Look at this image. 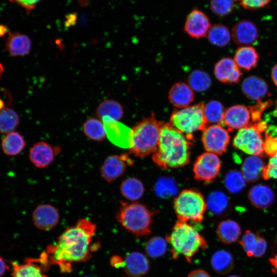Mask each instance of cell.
<instances>
[{
	"instance_id": "25",
	"label": "cell",
	"mask_w": 277,
	"mask_h": 277,
	"mask_svg": "<svg viewBox=\"0 0 277 277\" xmlns=\"http://www.w3.org/2000/svg\"><path fill=\"white\" fill-rule=\"evenodd\" d=\"M12 277H47L43 273L45 270L37 259L28 258L25 263L18 264L12 262Z\"/></svg>"
},
{
	"instance_id": "14",
	"label": "cell",
	"mask_w": 277,
	"mask_h": 277,
	"mask_svg": "<svg viewBox=\"0 0 277 277\" xmlns=\"http://www.w3.org/2000/svg\"><path fill=\"white\" fill-rule=\"evenodd\" d=\"M60 217L57 208L49 204L38 205L32 214V221L35 226L45 231L54 228L60 221Z\"/></svg>"
},
{
	"instance_id": "18",
	"label": "cell",
	"mask_w": 277,
	"mask_h": 277,
	"mask_svg": "<svg viewBox=\"0 0 277 277\" xmlns=\"http://www.w3.org/2000/svg\"><path fill=\"white\" fill-rule=\"evenodd\" d=\"M239 243L248 257H262L267 248L266 240L258 232L250 230L245 231Z\"/></svg>"
},
{
	"instance_id": "52",
	"label": "cell",
	"mask_w": 277,
	"mask_h": 277,
	"mask_svg": "<svg viewBox=\"0 0 277 277\" xmlns=\"http://www.w3.org/2000/svg\"><path fill=\"white\" fill-rule=\"evenodd\" d=\"M266 132L273 136L277 137V126H271L268 127Z\"/></svg>"
},
{
	"instance_id": "56",
	"label": "cell",
	"mask_w": 277,
	"mask_h": 277,
	"mask_svg": "<svg viewBox=\"0 0 277 277\" xmlns=\"http://www.w3.org/2000/svg\"><path fill=\"white\" fill-rule=\"evenodd\" d=\"M228 277H241V276L236 275H231L228 276Z\"/></svg>"
},
{
	"instance_id": "15",
	"label": "cell",
	"mask_w": 277,
	"mask_h": 277,
	"mask_svg": "<svg viewBox=\"0 0 277 277\" xmlns=\"http://www.w3.org/2000/svg\"><path fill=\"white\" fill-rule=\"evenodd\" d=\"M210 27L209 19L206 14L194 9L186 17L184 31L190 37L199 39L207 36Z\"/></svg>"
},
{
	"instance_id": "21",
	"label": "cell",
	"mask_w": 277,
	"mask_h": 277,
	"mask_svg": "<svg viewBox=\"0 0 277 277\" xmlns=\"http://www.w3.org/2000/svg\"><path fill=\"white\" fill-rule=\"evenodd\" d=\"M168 99L171 104L180 109L190 106L194 98V91L184 82L174 84L169 89Z\"/></svg>"
},
{
	"instance_id": "34",
	"label": "cell",
	"mask_w": 277,
	"mask_h": 277,
	"mask_svg": "<svg viewBox=\"0 0 277 277\" xmlns=\"http://www.w3.org/2000/svg\"><path fill=\"white\" fill-rule=\"evenodd\" d=\"M83 130L87 137L94 141H102L107 136L104 125L98 118L86 120L83 125Z\"/></svg>"
},
{
	"instance_id": "50",
	"label": "cell",
	"mask_w": 277,
	"mask_h": 277,
	"mask_svg": "<svg viewBox=\"0 0 277 277\" xmlns=\"http://www.w3.org/2000/svg\"><path fill=\"white\" fill-rule=\"evenodd\" d=\"M269 262L272 272L277 274V253L273 257L269 258Z\"/></svg>"
},
{
	"instance_id": "23",
	"label": "cell",
	"mask_w": 277,
	"mask_h": 277,
	"mask_svg": "<svg viewBox=\"0 0 277 277\" xmlns=\"http://www.w3.org/2000/svg\"><path fill=\"white\" fill-rule=\"evenodd\" d=\"M8 34L5 47L11 56H25L29 54L31 42L27 35L18 32H9Z\"/></svg>"
},
{
	"instance_id": "29",
	"label": "cell",
	"mask_w": 277,
	"mask_h": 277,
	"mask_svg": "<svg viewBox=\"0 0 277 277\" xmlns=\"http://www.w3.org/2000/svg\"><path fill=\"white\" fill-rule=\"evenodd\" d=\"M210 262L211 267L215 273L224 275L233 269L234 260L231 252L222 249L215 251L212 254Z\"/></svg>"
},
{
	"instance_id": "20",
	"label": "cell",
	"mask_w": 277,
	"mask_h": 277,
	"mask_svg": "<svg viewBox=\"0 0 277 277\" xmlns=\"http://www.w3.org/2000/svg\"><path fill=\"white\" fill-rule=\"evenodd\" d=\"M241 89L248 98L257 102L261 101L269 94V87L266 81L255 75L246 77L242 83Z\"/></svg>"
},
{
	"instance_id": "26",
	"label": "cell",
	"mask_w": 277,
	"mask_h": 277,
	"mask_svg": "<svg viewBox=\"0 0 277 277\" xmlns=\"http://www.w3.org/2000/svg\"><path fill=\"white\" fill-rule=\"evenodd\" d=\"M233 60L240 69L248 71L256 66L259 55L251 46H241L235 51Z\"/></svg>"
},
{
	"instance_id": "55",
	"label": "cell",
	"mask_w": 277,
	"mask_h": 277,
	"mask_svg": "<svg viewBox=\"0 0 277 277\" xmlns=\"http://www.w3.org/2000/svg\"><path fill=\"white\" fill-rule=\"evenodd\" d=\"M4 108V103L3 101L0 99V110Z\"/></svg>"
},
{
	"instance_id": "11",
	"label": "cell",
	"mask_w": 277,
	"mask_h": 277,
	"mask_svg": "<svg viewBox=\"0 0 277 277\" xmlns=\"http://www.w3.org/2000/svg\"><path fill=\"white\" fill-rule=\"evenodd\" d=\"M221 124L228 131L241 129L253 124L251 106L236 105L229 107L225 110Z\"/></svg>"
},
{
	"instance_id": "48",
	"label": "cell",
	"mask_w": 277,
	"mask_h": 277,
	"mask_svg": "<svg viewBox=\"0 0 277 277\" xmlns=\"http://www.w3.org/2000/svg\"><path fill=\"white\" fill-rule=\"evenodd\" d=\"M187 277H211L209 274L203 269H195L192 271Z\"/></svg>"
},
{
	"instance_id": "19",
	"label": "cell",
	"mask_w": 277,
	"mask_h": 277,
	"mask_svg": "<svg viewBox=\"0 0 277 277\" xmlns=\"http://www.w3.org/2000/svg\"><path fill=\"white\" fill-rule=\"evenodd\" d=\"M56 149L49 143L41 141L35 143L30 149L29 158L35 167L44 168L53 161Z\"/></svg>"
},
{
	"instance_id": "44",
	"label": "cell",
	"mask_w": 277,
	"mask_h": 277,
	"mask_svg": "<svg viewBox=\"0 0 277 277\" xmlns=\"http://www.w3.org/2000/svg\"><path fill=\"white\" fill-rule=\"evenodd\" d=\"M265 133L264 152L265 155L271 157L277 153V137L273 136L266 132Z\"/></svg>"
},
{
	"instance_id": "3",
	"label": "cell",
	"mask_w": 277,
	"mask_h": 277,
	"mask_svg": "<svg viewBox=\"0 0 277 277\" xmlns=\"http://www.w3.org/2000/svg\"><path fill=\"white\" fill-rule=\"evenodd\" d=\"M166 240L171 245V252L174 259L183 255L189 263H191L197 252L201 249H205L208 245L195 226L179 220Z\"/></svg>"
},
{
	"instance_id": "46",
	"label": "cell",
	"mask_w": 277,
	"mask_h": 277,
	"mask_svg": "<svg viewBox=\"0 0 277 277\" xmlns=\"http://www.w3.org/2000/svg\"><path fill=\"white\" fill-rule=\"evenodd\" d=\"M10 2L16 3L26 10L27 14H29L36 7L41 0H9Z\"/></svg>"
},
{
	"instance_id": "43",
	"label": "cell",
	"mask_w": 277,
	"mask_h": 277,
	"mask_svg": "<svg viewBox=\"0 0 277 277\" xmlns=\"http://www.w3.org/2000/svg\"><path fill=\"white\" fill-rule=\"evenodd\" d=\"M262 177L266 180L277 179V153L270 157L267 165L264 167Z\"/></svg>"
},
{
	"instance_id": "33",
	"label": "cell",
	"mask_w": 277,
	"mask_h": 277,
	"mask_svg": "<svg viewBox=\"0 0 277 277\" xmlns=\"http://www.w3.org/2000/svg\"><path fill=\"white\" fill-rule=\"evenodd\" d=\"M124 109L122 105L113 100H105L102 102L96 110L98 118L107 116L115 121L120 120L124 116Z\"/></svg>"
},
{
	"instance_id": "37",
	"label": "cell",
	"mask_w": 277,
	"mask_h": 277,
	"mask_svg": "<svg viewBox=\"0 0 277 277\" xmlns=\"http://www.w3.org/2000/svg\"><path fill=\"white\" fill-rule=\"evenodd\" d=\"M20 120L17 112L10 108L0 110V133L12 132L18 126Z\"/></svg>"
},
{
	"instance_id": "36",
	"label": "cell",
	"mask_w": 277,
	"mask_h": 277,
	"mask_svg": "<svg viewBox=\"0 0 277 277\" xmlns=\"http://www.w3.org/2000/svg\"><path fill=\"white\" fill-rule=\"evenodd\" d=\"M188 84L193 91L203 92L210 87L211 79L207 72L196 70L191 72L188 75Z\"/></svg>"
},
{
	"instance_id": "24",
	"label": "cell",
	"mask_w": 277,
	"mask_h": 277,
	"mask_svg": "<svg viewBox=\"0 0 277 277\" xmlns=\"http://www.w3.org/2000/svg\"><path fill=\"white\" fill-rule=\"evenodd\" d=\"M248 199L255 207L265 209L272 204L274 195L273 190L269 186L258 184L250 188L248 192Z\"/></svg>"
},
{
	"instance_id": "40",
	"label": "cell",
	"mask_w": 277,
	"mask_h": 277,
	"mask_svg": "<svg viewBox=\"0 0 277 277\" xmlns=\"http://www.w3.org/2000/svg\"><path fill=\"white\" fill-rule=\"evenodd\" d=\"M246 182L242 172L235 170L229 171L224 180L225 188L231 193L241 191L245 187Z\"/></svg>"
},
{
	"instance_id": "4",
	"label": "cell",
	"mask_w": 277,
	"mask_h": 277,
	"mask_svg": "<svg viewBox=\"0 0 277 277\" xmlns=\"http://www.w3.org/2000/svg\"><path fill=\"white\" fill-rule=\"evenodd\" d=\"M162 123L152 114L135 125L131 128L130 153L140 157L154 153L158 147Z\"/></svg>"
},
{
	"instance_id": "35",
	"label": "cell",
	"mask_w": 277,
	"mask_h": 277,
	"mask_svg": "<svg viewBox=\"0 0 277 277\" xmlns=\"http://www.w3.org/2000/svg\"><path fill=\"white\" fill-rule=\"evenodd\" d=\"M207 36L211 44L220 47L226 46L231 39V33L229 29L222 24L211 26Z\"/></svg>"
},
{
	"instance_id": "31",
	"label": "cell",
	"mask_w": 277,
	"mask_h": 277,
	"mask_svg": "<svg viewBox=\"0 0 277 277\" xmlns=\"http://www.w3.org/2000/svg\"><path fill=\"white\" fill-rule=\"evenodd\" d=\"M121 194L125 199L136 201L140 200L145 192L143 183L138 179L131 177L123 180L120 185Z\"/></svg>"
},
{
	"instance_id": "16",
	"label": "cell",
	"mask_w": 277,
	"mask_h": 277,
	"mask_svg": "<svg viewBox=\"0 0 277 277\" xmlns=\"http://www.w3.org/2000/svg\"><path fill=\"white\" fill-rule=\"evenodd\" d=\"M231 37L235 44L245 46L255 43L258 39L259 31L256 25L248 19H242L233 27Z\"/></svg>"
},
{
	"instance_id": "22",
	"label": "cell",
	"mask_w": 277,
	"mask_h": 277,
	"mask_svg": "<svg viewBox=\"0 0 277 277\" xmlns=\"http://www.w3.org/2000/svg\"><path fill=\"white\" fill-rule=\"evenodd\" d=\"M124 269L125 272L132 277H141L150 269L148 258L139 252H131L126 255Z\"/></svg>"
},
{
	"instance_id": "42",
	"label": "cell",
	"mask_w": 277,
	"mask_h": 277,
	"mask_svg": "<svg viewBox=\"0 0 277 277\" xmlns=\"http://www.w3.org/2000/svg\"><path fill=\"white\" fill-rule=\"evenodd\" d=\"M234 0H211L210 7L216 15L224 16L231 13L234 6Z\"/></svg>"
},
{
	"instance_id": "38",
	"label": "cell",
	"mask_w": 277,
	"mask_h": 277,
	"mask_svg": "<svg viewBox=\"0 0 277 277\" xmlns=\"http://www.w3.org/2000/svg\"><path fill=\"white\" fill-rule=\"evenodd\" d=\"M204 114L208 123H221L225 113V108L219 101L212 100L204 104Z\"/></svg>"
},
{
	"instance_id": "39",
	"label": "cell",
	"mask_w": 277,
	"mask_h": 277,
	"mask_svg": "<svg viewBox=\"0 0 277 277\" xmlns=\"http://www.w3.org/2000/svg\"><path fill=\"white\" fill-rule=\"evenodd\" d=\"M154 192L159 197L167 199L176 195L178 188L174 180L170 177L160 178L154 186Z\"/></svg>"
},
{
	"instance_id": "12",
	"label": "cell",
	"mask_w": 277,
	"mask_h": 277,
	"mask_svg": "<svg viewBox=\"0 0 277 277\" xmlns=\"http://www.w3.org/2000/svg\"><path fill=\"white\" fill-rule=\"evenodd\" d=\"M132 163L127 154L110 155L105 159L101 167V176L106 182H112L122 176L127 166Z\"/></svg>"
},
{
	"instance_id": "13",
	"label": "cell",
	"mask_w": 277,
	"mask_h": 277,
	"mask_svg": "<svg viewBox=\"0 0 277 277\" xmlns=\"http://www.w3.org/2000/svg\"><path fill=\"white\" fill-rule=\"evenodd\" d=\"M102 120L108 139L116 146L129 149L131 140V129L109 117H104Z\"/></svg>"
},
{
	"instance_id": "32",
	"label": "cell",
	"mask_w": 277,
	"mask_h": 277,
	"mask_svg": "<svg viewBox=\"0 0 277 277\" xmlns=\"http://www.w3.org/2000/svg\"><path fill=\"white\" fill-rule=\"evenodd\" d=\"M206 202L207 208L215 215H223L229 210V199L227 195L221 191L211 192Z\"/></svg>"
},
{
	"instance_id": "8",
	"label": "cell",
	"mask_w": 277,
	"mask_h": 277,
	"mask_svg": "<svg viewBox=\"0 0 277 277\" xmlns=\"http://www.w3.org/2000/svg\"><path fill=\"white\" fill-rule=\"evenodd\" d=\"M262 132L258 122L243 128L235 135L232 145L245 153L264 157Z\"/></svg>"
},
{
	"instance_id": "53",
	"label": "cell",
	"mask_w": 277,
	"mask_h": 277,
	"mask_svg": "<svg viewBox=\"0 0 277 277\" xmlns=\"http://www.w3.org/2000/svg\"><path fill=\"white\" fill-rule=\"evenodd\" d=\"M8 32V28L4 25H0V37L5 36Z\"/></svg>"
},
{
	"instance_id": "1",
	"label": "cell",
	"mask_w": 277,
	"mask_h": 277,
	"mask_svg": "<svg viewBox=\"0 0 277 277\" xmlns=\"http://www.w3.org/2000/svg\"><path fill=\"white\" fill-rule=\"evenodd\" d=\"M96 228V225L86 219H80L75 225L67 227L56 244L48 247L49 263L57 265L62 272H67L72 269L71 263L88 260Z\"/></svg>"
},
{
	"instance_id": "27",
	"label": "cell",
	"mask_w": 277,
	"mask_h": 277,
	"mask_svg": "<svg viewBox=\"0 0 277 277\" xmlns=\"http://www.w3.org/2000/svg\"><path fill=\"white\" fill-rule=\"evenodd\" d=\"M241 228L239 224L232 220H226L221 222L216 229V234L220 240L225 244L236 242L241 234Z\"/></svg>"
},
{
	"instance_id": "17",
	"label": "cell",
	"mask_w": 277,
	"mask_h": 277,
	"mask_svg": "<svg viewBox=\"0 0 277 277\" xmlns=\"http://www.w3.org/2000/svg\"><path fill=\"white\" fill-rule=\"evenodd\" d=\"M214 74L217 80L225 84H236L241 79L242 73L234 60L224 57L215 65Z\"/></svg>"
},
{
	"instance_id": "57",
	"label": "cell",
	"mask_w": 277,
	"mask_h": 277,
	"mask_svg": "<svg viewBox=\"0 0 277 277\" xmlns=\"http://www.w3.org/2000/svg\"><path fill=\"white\" fill-rule=\"evenodd\" d=\"M275 112H276V114L277 115V103H276V108H275Z\"/></svg>"
},
{
	"instance_id": "54",
	"label": "cell",
	"mask_w": 277,
	"mask_h": 277,
	"mask_svg": "<svg viewBox=\"0 0 277 277\" xmlns=\"http://www.w3.org/2000/svg\"><path fill=\"white\" fill-rule=\"evenodd\" d=\"M4 72V67L3 65L0 63V78Z\"/></svg>"
},
{
	"instance_id": "6",
	"label": "cell",
	"mask_w": 277,
	"mask_h": 277,
	"mask_svg": "<svg viewBox=\"0 0 277 277\" xmlns=\"http://www.w3.org/2000/svg\"><path fill=\"white\" fill-rule=\"evenodd\" d=\"M173 207L178 220L200 223L203 220L207 205L201 192L187 189L182 191L175 198Z\"/></svg>"
},
{
	"instance_id": "10",
	"label": "cell",
	"mask_w": 277,
	"mask_h": 277,
	"mask_svg": "<svg viewBox=\"0 0 277 277\" xmlns=\"http://www.w3.org/2000/svg\"><path fill=\"white\" fill-rule=\"evenodd\" d=\"M221 168V162L218 155L206 151L200 155L194 163V179L206 184L211 183L217 177Z\"/></svg>"
},
{
	"instance_id": "2",
	"label": "cell",
	"mask_w": 277,
	"mask_h": 277,
	"mask_svg": "<svg viewBox=\"0 0 277 277\" xmlns=\"http://www.w3.org/2000/svg\"><path fill=\"white\" fill-rule=\"evenodd\" d=\"M191 146L186 135L170 123H162L158 147L152 159L163 169L182 167L189 162Z\"/></svg>"
},
{
	"instance_id": "30",
	"label": "cell",
	"mask_w": 277,
	"mask_h": 277,
	"mask_svg": "<svg viewBox=\"0 0 277 277\" xmlns=\"http://www.w3.org/2000/svg\"><path fill=\"white\" fill-rule=\"evenodd\" d=\"M26 145L24 136L14 131L7 133L1 142L3 151L9 156L18 155L24 149Z\"/></svg>"
},
{
	"instance_id": "41",
	"label": "cell",
	"mask_w": 277,
	"mask_h": 277,
	"mask_svg": "<svg viewBox=\"0 0 277 277\" xmlns=\"http://www.w3.org/2000/svg\"><path fill=\"white\" fill-rule=\"evenodd\" d=\"M167 249V241L161 236L150 239L145 245L147 254L152 258H158L164 255Z\"/></svg>"
},
{
	"instance_id": "45",
	"label": "cell",
	"mask_w": 277,
	"mask_h": 277,
	"mask_svg": "<svg viewBox=\"0 0 277 277\" xmlns=\"http://www.w3.org/2000/svg\"><path fill=\"white\" fill-rule=\"evenodd\" d=\"M239 2V5L247 10H256L268 5L270 0H234Z\"/></svg>"
},
{
	"instance_id": "49",
	"label": "cell",
	"mask_w": 277,
	"mask_h": 277,
	"mask_svg": "<svg viewBox=\"0 0 277 277\" xmlns=\"http://www.w3.org/2000/svg\"><path fill=\"white\" fill-rule=\"evenodd\" d=\"M10 268L6 261L0 256V277L2 276Z\"/></svg>"
},
{
	"instance_id": "5",
	"label": "cell",
	"mask_w": 277,
	"mask_h": 277,
	"mask_svg": "<svg viewBox=\"0 0 277 277\" xmlns=\"http://www.w3.org/2000/svg\"><path fill=\"white\" fill-rule=\"evenodd\" d=\"M153 213L143 204L121 201L116 219L127 231L138 237L151 233Z\"/></svg>"
},
{
	"instance_id": "28",
	"label": "cell",
	"mask_w": 277,
	"mask_h": 277,
	"mask_svg": "<svg viewBox=\"0 0 277 277\" xmlns=\"http://www.w3.org/2000/svg\"><path fill=\"white\" fill-rule=\"evenodd\" d=\"M265 165L261 157L250 155L246 157L242 166V173L246 182L252 183L262 176Z\"/></svg>"
},
{
	"instance_id": "51",
	"label": "cell",
	"mask_w": 277,
	"mask_h": 277,
	"mask_svg": "<svg viewBox=\"0 0 277 277\" xmlns=\"http://www.w3.org/2000/svg\"><path fill=\"white\" fill-rule=\"evenodd\" d=\"M271 77L273 83L277 87V63L271 70Z\"/></svg>"
},
{
	"instance_id": "9",
	"label": "cell",
	"mask_w": 277,
	"mask_h": 277,
	"mask_svg": "<svg viewBox=\"0 0 277 277\" xmlns=\"http://www.w3.org/2000/svg\"><path fill=\"white\" fill-rule=\"evenodd\" d=\"M202 131L201 140L207 152L220 155L226 151L230 137L228 131L221 124L207 126Z\"/></svg>"
},
{
	"instance_id": "47",
	"label": "cell",
	"mask_w": 277,
	"mask_h": 277,
	"mask_svg": "<svg viewBox=\"0 0 277 277\" xmlns=\"http://www.w3.org/2000/svg\"><path fill=\"white\" fill-rule=\"evenodd\" d=\"M110 263L111 266L115 268L124 267V261L121 256L118 255L112 256L110 259Z\"/></svg>"
},
{
	"instance_id": "7",
	"label": "cell",
	"mask_w": 277,
	"mask_h": 277,
	"mask_svg": "<svg viewBox=\"0 0 277 277\" xmlns=\"http://www.w3.org/2000/svg\"><path fill=\"white\" fill-rule=\"evenodd\" d=\"M204 108V104L200 103L175 110L170 116L169 123L192 140L193 133L203 131L207 126Z\"/></svg>"
}]
</instances>
